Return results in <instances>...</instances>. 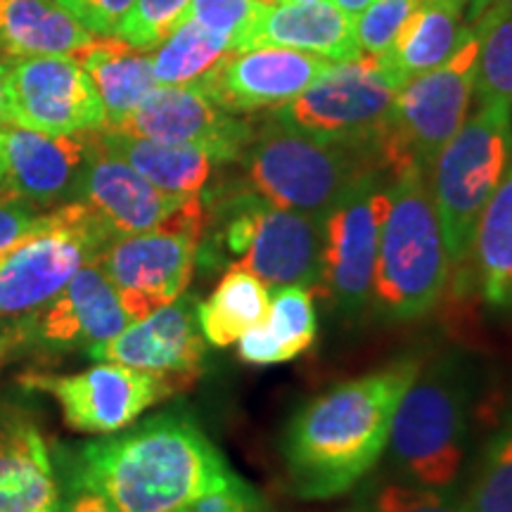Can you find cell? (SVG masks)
I'll return each instance as SVG.
<instances>
[{
    "mask_svg": "<svg viewBox=\"0 0 512 512\" xmlns=\"http://www.w3.org/2000/svg\"><path fill=\"white\" fill-rule=\"evenodd\" d=\"M252 48H292L332 62L363 57L356 43L354 19L339 12L330 0L266 5L240 46V50Z\"/></svg>",
    "mask_w": 512,
    "mask_h": 512,
    "instance_id": "21",
    "label": "cell"
},
{
    "mask_svg": "<svg viewBox=\"0 0 512 512\" xmlns=\"http://www.w3.org/2000/svg\"><path fill=\"white\" fill-rule=\"evenodd\" d=\"M361 512H465V508L460 501L446 496L444 489L392 482L384 484Z\"/></svg>",
    "mask_w": 512,
    "mask_h": 512,
    "instance_id": "36",
    "label": "cell"
},
{
    "mask_svg": "<svg viewBox=\"0 0 512 512\" xmlns=\"http://www.w3.org/2000/svg\"><path fill=\"white\" fill-rule=\"evenodd\" d=\"M185 512H268L264 498L249 486L245 479H235L233 484L223 489L209 491L188 505H183Z\"/></svg>",
    "mask_w": 512,
    "mask_h": 512,
    "instance_id": "39",
    "label": "cell"
},
{
    "mask_svg": "<svg viewBox=\"0 0 512 512\" xmlns=\"http://www.w3.org/2000/svg\"><path fill=\"white\" fill-rule=\"evenodd\" d=\"M112 240L117 238L88 204L72 200L50 211L38 233L0 256V318L36 313L83 266L95 264Z\"/></svg>",
    "mask_w": 512,
    "mask_h": 512,
    "instance_id": "9",
    "label": "cell"
},
{
    "mask_svg": "<svg viewBox=\"0 0 512 512\" xmlns=\"http://www.w3.org/2000/svg\"><path fill=\"white\" fill-rule=\"evenodd\" d=\"M392 176L370 171L344 192L323 219L320 292L347 320L368 309L380 230L389 209Z\"/></svg>",
    "mask_w": 512,
    "mask_h": 512,
    "instance_id": "12",
    "label": "cell"
},
{
    "mask_svg": "<svg viewBox=\"0 0 512 512\" xmlns=\"http://www.w3.org/2000/svg\"><path fill=\"white\" fill-rule=\"evenodd\" d=\"M233 50L230 38L185 19L150 55L152 74L157 86H190L200 83Z\"/></svg>",
    "mask_w": 512,
    "mask_h": 512,
    "instance_id": "30",
    "label": "cell"
},
{
    "mask_svg": "<svg viewBox=\"0 0 512 512\" xmlns=\"http://www.w3.org/2000/svg\"><path fill=\"white\" fill-rule=\"evenodd\" d=\"M510 152L512 105L482 102V110L458 128L434 159L430 190L451 268L470 259L477 221L501 183Z\"/></svg>",
    "mask_w": 512,
    "mask_h": 512,
    "instance_id": "6",
    "label": "cell"
},
{
    "mask_svg": "<svg viewBox=\"0 0 512 512\" xmlns=\"http://www.w3.org/2000/svg\"><path fill=\"white\" fill-rule=\"evenodd\" d=\"M463 508L465 512H512V434L489 448Z\"/></svg>",
    "mask_w": 512,
    "mask_h": 512,
    "instance_id": "32",
    "label": "cell"
},
{
    "mask_svg": "<svg viewBox=\"0 0 512 512\" xmlns=\"http://www.w3.org/2000/svg\"><path fill=\"white\" fill-rule=\"evenodd\" d=\"M418 373V361L406 358L337 384L294 413L283 437L292 494L328 501L366 479L387 451L394 413Z\"/></svg>",
    "mask_w": 512,
    "mask_h": 512,
    "instance_id": "1",
    "label": "cell"
},
{
    "mask_svg": "<svg viewBox=\"0 0 512 512\" xmlns=\"http://www.w3.org/2000/svg\"><path fill=\"white\" fill-rule=\"evenodd\" d=\"M131 323L117 290L98 264L83 266L57 297L27 316V325L41 344L53 349H86V354L110 342Z\"/></svg>",
    "mask_w": 512,
    "mask_h": 512,
    "instance_id": "20",
    "label": "cell"
},
{
    "mask_svg": "<svg viewBox=\"0 0 512 512\" xmlns=\"http://www.w3.org/2000/svg\"><path fill=\"white\" fill-rule=\"evenodd\" d=\"M448 273L451 261L432 200L430 174L403 171L389 183L370 306L384 320L422 318L444 294Z\"/></svg>",
    "mask_w": 512,
    "mask_h": 512,
    "instance_id": "3",
    "label": "cell"
},
{
    "mask_svg": "<svg viewBox=\"0 0 512 512\" xmlns=\"http://www.w3.org/2000/svg\"><path fill=\"white\" fill-rule=\"evenodd\" d=\"M228 268H242L266 287L302 285L320 290L323 266V219L273 207L242 190L228 204L221 228Z\"/></svg>",
    "mask_w": 512,
    "mask_h": 512,
    "instance_id": "10",
    "label": "cell"
},
{
    "mask_svg": "<svg viewBox=\"0 0 512 512\" xmlns=\"http://www.w3.org/2000/svg\"><path fill=\"white\" fill-rule=\"evenodd\" d=\"M330 3L335 5L339 12H344L347 17L356 19L358 15H361V12L368 10L370 5L375 3V0H330Z\"/></svg>",
    "mask_w": 512,
    "mask_h": 512,
    "instance_id": "41",
    "label": "cell"
},
{
    "mask_svg": "<svg viewBox=\"0 0 512 512\" xmlns=\"http://www.w3.org/2000/svg\"><path fill=\"white\" fill-rule=\"evenodd\" d=\"M60 512H121L119 508L107 501L98 491L88 489V486L76 484V489L67 496V501L60 505Z\"/></svg>",
    "mask_w": 512,
    "mask_h": 512,
    "instance_id": "40",
    "label": "cell"
},
{
    "mask_svg": "<svg viewBox=\"0 0 512 512\" xmlns=\"http://www.w3.org/2000/svg\"><path fill=\"white\" fill-rule=\"evenodd\" d=\"M95 131L41 133L31 128H0L8 188L36 207L74 200L83 166L93 150Z\"/></svg>",
    "mask_w": 512,
    "mask_h": 512,
    "instance_id": "18",
    "label": "cell"
},
{
    "mask_svg": "<svg viewBox=\"0 0 512 512\" xmlns=\"http://www.w3.org/2000/svg\"><path fill=\"white\" fill-rule=\"evenodd\" d=\"M197 377L147 373L100 363L74 375H24L22 384L41 389L60 403L69 430L114 434L126 430L155 403L188 389Z\"/></svg>",
    "mask_w": 512,
    "mask_h": 512,
    "instance_id": "13",
    "label": "cell"
},
{
    "mask_svg": "<svg viewBox=\"0 0 512 512\" xmlns=\"http://www.w3.org/2000/svg\"><path fill=\"white\" fill-rule=\"evenodd\" d=\"M472 29L477 36L475 91L482 102L512 105V10L486 8Z\"/></svg>",
    "mask_w": 512,
    "mask_h": 512,
    "instance_id": "31",
    "label": "cell"
},
{
    "mask_svg": "<svg viewBox=\"0 0 512 512\" xmlns=\"http://www.w3.org/2000/svg\"><path fill=\"white\" fill-rule=\"evenodd\" d=\"M494 5H498V8L512 10V0H470V19H472V22H475V19L482 15L486 8H494Z\"/></svg>",
    "mask_w": 512,
    "mask_h": 512,
    "instance_id": "43",
    "label": "cell"
},
{
    "mask_svg": "<svg viewBox=\"0 0 512 512\" xmlns=\"http://www.w3.org/2000/svg\"><path fill=\"white\" fill-rule=\"evenodd\" d=\"M266 5L259 0H190L185 19H195L214 34H221L235 43L240 50L245 36L252 31L256 19L261 17Z\"/></svg>",
    "mask_w": 512,
    "mask_h": 512,
    "instance_id": "35",
    "label": "cell"
},
{
    "mask_svg": "<svg viewBox=\"0 0 512 512\" xmlns=\"http://www.w3.org/2000/svg\"><path fill=\"white\" fill-rule=\"evenodd\" d=\"M484 299L512 309V152L498 188L486 202L472 240Z\"/></svg>",
    "mask_w": 512,
    "mask_h": 512,
    "instance_id": "28",
    "label": "cell"
},
{
    "mask_svg": "<svg viewBox=\"0 0 512 512\" xmlns=\"http://www.w3.org/2000/svg\"><path fill=\"white\" fill-rule=\"evenodd\" d=\"M95 36H117L133 0H57Z\"/></svg>",
    "mask_w": 512,
    "mask_h": 512,
    "instance_id": "38",
    "label": "cell"
},
{
    "mask_svg": "<svg viewBox=\"0 0 512 512\" xmlns=\"http://www.w3.org/2000/svg\"><path fill=\"white\" fill-rule=\"evenodd\" d=\"M8 119L41 133L100 131L105 107L72 55L24 57L10 64Z\"/></svg>",
    "mask_w": 512,
    "mask_h": 512,
    "instance_id": "14",
    "label": "cell"
},
{
    "mask_svg": "<svg viewBox=\"0 0 512 512\" xmlns=\"http://www.w3.org/2000/svg\"><path fill=\"white\" fill-rule=\"evenodd\" d=\"M8 72H10V64L0 67V128H5V124H10V119H8Z\"/></svg>",
    "mask_w": 512,
    "mask_h": 512,
    "instance_id": "42",
    "label": "cell"
},
{
    "mask_svg": "<svg viewBox=\"0 0 512 512\" xmlns=\"http://www.w3.org/2000/svg\"><path fill=\"white\" fill-rule=\"evenodd\" d=\"M316 335L313 290L302 285L275 287L266 320L238 339V354L249 366H278L304 354Z\"/></svg>",
    "mask_w": 512,
    "mask_h": 512,
    "instance_id": "26",
    "label": "cell"
},
{
    "mask_svg": "<svg viewBox=\"0 0 512 512\" xmlns=\"http://www.w3.org/2000/svg\"><path fill=\"white\" fill-rule=\"evenodd\" d=\"M48 448L34 425L12 422L0 430V512H60Z\"/></svg>",
    "mask_w": 512,
    "mask_h": 512,
    "instance_id": "23",
    "label": "cell"
},
{
    "mask_svg": "<svg viewBox=\"0 0 512 512\" xmlns=\"http://www.w3.org/2000/svg\"><path fill=\"white\" fill-rule=\"evenodd\" d=\"M259 3H264V5H278V3H283V0H259Z\"/></svg>",
    "mask_w": 512,
    "mask_h": 512,
    "instance_id": "47",
    "label": "cell"
},
{
    "mask_svg": "<svg viewBox=\"0 0 512 512\" xmlns=\"http://www.w3.org/2000/svg\"><path fill=\"white\" fill-rule=\"evenodd\" d=\"M105 131L200 147L221 164L238 162L252 138L254 126L223 110L197 83H190V86H155L119 126Z\"/></svg>",
    "mask_w": 512,
    "mask_h": 512,
    "instance_id": "15",
    "label": "cell"
},
{
    "mask_svg": "<svg viewBox=\"0 0 512 512\" xmlns=\"http://www.w3.org/2000/svg\"><path fill=\"white\" fill-rule=\"evenodd\" d=\"M0 361H3V358H0Z\"/></svg>",
    "mask_w": 512,
    "mask_h": 512,
    "instance_id": "49",
    "label": "cell"
},
{
    "mask_svg": "<svg viewBox=\"0 0 512 512\" xmlns=\"http://www.w3.org/2000/svg\"><path fill=\"white\" fill-rule=\"evenodd\" d=\"M46 214H38L36 204L15 195L8 188H0V256L10 254L24 240L41 230Z\"/></svg>",
    "mask_w": 512,
    "mask_h": 512,
    "instance_id": "37",
    "label": "cell"
},
{
    "mask_svg": "<svg viewBox=\"0 0 512 512\" xmlns=\"http://www.w3.org/2000/svg\"><path fill=\"white\" fill-rule=\"evenodd\" d=\"M74 200L88 204L114 238L162 226L190 197L171 195L140 176L133 166L102 145L95 131L93 150L83 166Z\"/></svg>",
    "mask_w": 512,
    "mask_h": 512,
    "instance_id": "17",
    "label": "cell"
},
{
    "mask_svg": "<svg viewBox=\"0 0 512 512\" xmlns=\"http://www.w3.org/2000/svg\"><path fill=\"white\" fill-rule=\"evenodd\" d=\"M72 57L86 69L100 95L105 107V128L119 126L157 86L147 50L128 46L117 36H95Z\"/></svg>",
    "mask_w": 512,
    "mask_h": 512,
    "instance_id": "24",
    "label": "cell"
},
{
    "mask_svg": "<svg viewBox=\"0 0 512 512\" xmlns=\"http://www.w3.org/2000/svg\"><path fill=\"white\" fill-rule=\"evenodd\" d=\"M335 64L292 48L233 50L197 86L233 114L278 110Z\"/></svg>",
    "mask_w": 512,
    "mask_h": 512,
    "instance_id": "16",
    "label": "cell"
},
{
    "mask_svg": "<svg viewBox=\"0 0 512 512\" xmlns=\"http://www.w3.org/2000/svg\"><path fill=\"white\" fill-rule=\"evenodd\" d=\"M283 3H297V5H309V3H320V0H283Z\"/></svg>",
    "mask_w": 512,
    "mask_h": 512,
    "instance_id": "46",
    "label": "cell"
},
{
    "mask_svg": "<svg viewBox=\"0 0 512 512\" xmlns=\"http://www.w3.org/2000/svg\"><path fill=\"white\" fill-rule=\"evenodd\" d=\"M465 5L470 0H422L394 46L377 60L401 83L446 64L472 34L463 17Z\"/></svg>",
    "mask_w": 512,
    "mask_h": 512,
    "instance_id": "22",
    "label": "cell"
},
{
    "mask_svg": "<svg viewBox=\"0 0 512 512\" xmlns=\"http://www.w3.org/2000/svg\"><path fill=\"white\" fill-rule=\"evenodd\" d=\"M420 5L422 0H375L354 19V34L361 53L370 57L387 53Z\"/></svg>",
    "mask_w": 512,
    "mask_h": 512,
    "instance_id": "34",
    "label": "cell"
},
{
    "mask_svg": "<svg viewBox=\"0 0 512 512\" xmlns=\"http://www.w3.org/2000/svg\"><path fill=\"white\" fill-rule=\"evenodd\" d=\"M403 86L377 57L337 62L273 119L325 143L373 145ZM375 147V145H373Z\"/></svg>",
    "mask_w": 512,
    "mask_h": 512,
    "instance_id": "11",
    "label": "cell"
},
{
    "mask_svg": "<svg viewBox=\"0 0 512 512\" xmlns=\"http://www.w3.org/2000/svg\"><path fill=\"white\" fill-rule=\"evenodd\" d=\"M98 133L107 150L171 195H200L214 174V166L219 164L200 147L159 143V140L124 136V133L114 131Z\"/></svg>",
    "mask_w": 512,
    "mask_h": 512,
    "instance_id": "27",
    "label": "cell"
},
{
    "mask_svg": "<svg viewBox=\"0 0 512 512\" xmlns=\"http://www.w3.org/2000/svg\"><path fill=\"white\" fill-rule=\"evenodd\" d=\"M467 387L456 358H439L415 375L396 408L387 448L408 484L448 489L460 475L467 441Z\"/></svg>",
    "mask_w": 512,
    "mask_h": 512,
    "instance_id": "5",
    "label": "cell"
},
{
    "mask_svg": "<svg viewBox=\"0 0 512 512\" xmlns=\"http://www.w3.org/2000/svg\"><path fill=\"white\" fill-rule=\"evenodd\" d=\"M190 0H133L117 38L138 50H155L183 22Z\"/></svg>",
    "mask_w": 512,
    "mask_h": 512,
    "instance_id": "33",
    "label": "cell"
},
{
    "mask_svg": "<svg viewBox=\"0 0 512 512\" xmlns=\"http://www.w3.org/2000/svg\"><path fill=\"white\" fill-rule=\"evenodd\" d=\"M207 339L197 323V302L181 294L176 302L162 306L124 332L88 351L98 363L197 377L202 370Z\"/></svg>",
    "mask_w": 512,
    "mask_h": 512,
    "instance_id": "19",
    "label": "cell"
},
{
    "mask_svg": "<svg viewBox=\"0 0 512 512\" xmlns=\"http://www.w3.org/2000/svg\"><path fill=\"white\" fill-rule=\"evenodd\" d=\"M271 309L268 287L256 275L242 268H228L207 302L197 304V323L207 344L228 349L256 325H261Z\"/></svg>",
    "mask_w": 512,
    "mask_h": 512,
    "instance_id": "29",
    "label": "cell"
},
{
    "mask_svg": "<svg viewBox=\"0 0 512 512\" xmlns=\"http://www.w3.org/2000/svg\"><path fill=\"white\" fill-rule=\"evenodd\" d=\"M174 512H185V510H174Z\"/></svg>",
    "mask_w": 512,
    "mask_h": 512,
    "instance_id": "48",
    "label": "cell"
},
{
    "mask_svg": "<svg viewBox=\"0 0 512 512\" xmlns=\"http://www.w3.org/2000/svg\"><path fill=\"white\" fill-rule=\"evenodd\" d=\"M238 162L245 190L273 207L320 216L370 171H382L373 145L325 143L271 117L252 138Z\"/></svg>",
    "mask_w": 512,
    "mask_h": 512,
    "instance_id": "4",
    "label": "cell"
},
{
    "mask_svg": "<svg viewBox=\"0 0 512 512\" xmlns=\"http://www.w3.org/2000/svg\"><path fill=\"white\" fill-rule=\"evenodd\" d=\"M95 38L57 0H0V46L12 60L76 55Z\"/></svg>",
    "mask_w": 512,
    "mask_h": 512,
    "instance_id": "25",
    "label": "cell"
},
{
    "mask_svg": "<svg viewBox=\"0 0 512 512\" xmlns=\"http://www.w3.org/2000/svg\"><path fill=\"white\" fill-rule=\"evenodd\" d=\"M207 228L202 197L195 195L162 226L112 240L98 256L102 273L136 323L188 290Z\"/></svg>",
    "mask_w": 512,
    "mask_h": 512,
    "instance_id": "8",
    "label": "cell"
},
{
    "mask_svg": "<svg viewBox=\"0 0 512 512\" xmlns=\"http://www.w3.org/2000/svg\"><path fill=\"white\" fill-rule=\"evenodd\" d=\"M475 76L477 36L472 29L463 48L446 64L403 83L373 143L384 174H430L434 159L465 124Z\"/></svg>",
    "mask_w": 512,
    "mask_h": 512,
    "instance_id": "7",
    "label": "cell"
},
{
    "mask_svg": "<svg viewBox=\"0 0 512 512\" xmlns=\"http://www.w3.org/2000/svg\"><path fill=\"white\" fill-rule=\"evenodd\" d=\"M10 62H15V60H12V57L3 50V46H0V67H5V64H10Z\"/></svg>",
    "mask_w": 512,
    "mask_h": 512,
    "instance_id": "45",
    "label": "cell"
},
{
    "mask_svg": "<svg viewBox=\"0 0 512 512\" xmlns=\"http://www.w3.org/2000/svg\"><path fill=\"white\" fill-rule=\"evenodd\" d=\"M5 181V162H3V140H0V185Z\"/></svg>",
    "mask_w": 512,
    "mask_h": 512,
    "instance_id": "44",
    "label": "cell"
},
{
    "mask_svg": "<svg viewBox=\"0 0 512 512\" xmlns=\"http://www.w3.org/2000/svg\"><path fill=\"white\" fill-rule=\"evenodd\" d=\"M240 479L207 434L181 413L83 446L76 484L121 512H174Z\"/></svg>",
    "mask_w": 512,
    "mask_h": 512,
    "instance_id": "2",
    "label": "cell"
}]
</instances>
